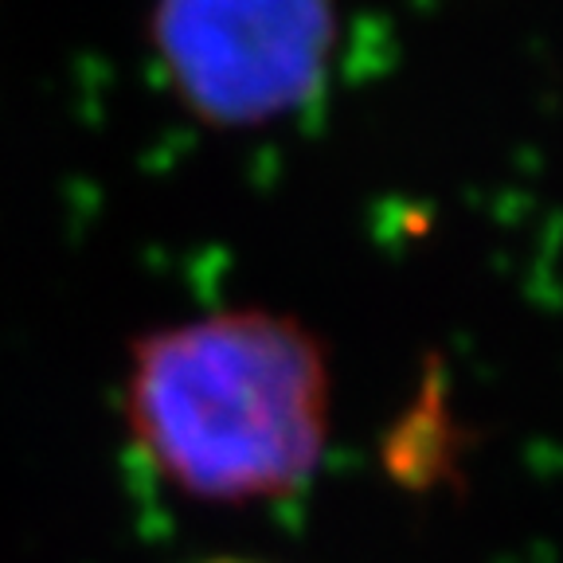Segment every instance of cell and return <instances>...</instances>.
<instances>
[{
	"label": "cell",
	"mask_w": 563,
	"mask_h": 563,
	"mask_svg": "<svg viewBox=\"0 0 563 563\" xmlns=\"http://www.w3.org/2000/svg\"><path fill=\"white\" fill-rule=\"evenodd\" d=\"M125 422L150 466L196 501L286 497L325 454V349L271 309L153 329L130 352Z\"/></svg>",
	"instance_id": "cell-1"
},
{
	"label": "cell",
	"mask_w": 563,
	"mask_h": 563,
	"mask_svg": "<svg viewBox=\"0 0 563 563\" xmlns=\"http://www.w3.org/2000/svg\"><path fill=\"white\" fill-rule=\"evenodd\" d=\"M153 47L168 82L211 125H266L321 90L333 0H157Z\"/></svg>",
	"instance_id": "cell-2"
},
{
	"label": "cell",
	"mask_w": 563,
	"mask_h": 563,
	"mask_svg": "<svg viewBox=\"0 0 563 563\" xmlns=\"http://www.w3.org/2000/svg\"><path fill=\"white\" fill-rule=\"evenodd\" d=\"M203 563H251V560H203Z\"/></svg>",
	"instance_id": "cell-3"
}]
</instances>
